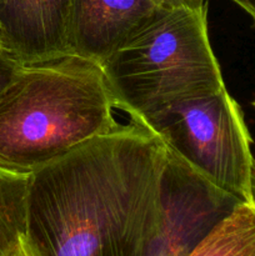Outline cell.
Returning a JSON list of instances; mask_svg holds the SVG:
<instances>
[{"label":"cell","instance_id":"cell-14","mask_svg":"<svg viewBox=\"0 0 255 256\" xmlns=\"http://www.w3.org/2000/svg\"><path fill=\"white\" fill-rule=\"evenodd\" d=\"M252 200L255 204V160L252 162Z\"/></svg>","mask_w":255,"mask_h":256},{"label":"cell","instance_id":"cell-7","mask_svg":"<svg viewBox=\"0 0 255 256\" xmlns=\"http://www.w3.org/2000/svg\"><path fill=\"white\" fill-rule=\"evenodd\" d=\"M168 8L164 0H72L70 52L102 64Z\"/></svg>","mask_w":255,"mask_h":256},{"label":"cell","instance_id":"cell-2","mask_svg":"<svg viewBox=\"0 0 255 256\" xmlns=\"http://www.w3.org/2000/svg\"><path fill=\"white\" fill-rule=\"evenodd\" d=\"M102 64L74 52L22 64L0 94V169L32 175L114 129Z\"/></svg>","mask_w":255,"mask_h":256},{"label":"cell","instance_id":"cell-3","mask_svg":"<svg viewBox=\"0 0 255 256\" xmlns=\"http://www.w3.org/2000/svg\"><path fill=\"white\" fill-rule=\"evenodd\" d=\"M112 102L130 120L225 88L208 32V5L168 8L102 62Z\"/></svg>","mask_w":255,"mask_h":256},{"label":"cell","instance_id":"cell-15","mask_svg":"<svg viewBox=\"0 0 255 256\" xmlns=\"http://www.w3.org/2000/svg\"><path fill=\"white\" fill-rule=\"evenodd\" d=\"M252 105H254V108H255V99H254V102H252Z\"/></svg>","mask_w":255,"mask_h":256},{"label":"cell","instance_id":"cell-11","mask_svg":"<svg viewBox=\"0 0 255 256\" xmlns=\"http://www.w3.org/2000/svg\"><path fill=\"white\" fill-rule=\"evenodd\" d=\"M6 256H42L39 254L34 245L32 244L29 239H28L26 234L22 235L20 239L14 244V246L10 249Z\"/></svg>","mask_w":255,"mask_h":256},{"label":"cell","instance_id":"cell-1","mask_svg":"<svg viewBox=\"0 0 255 256\" xmlns=\"http://www.w3.org/2000/svg\"><path fill=\"white\" fill-rule=\"evenodd\" d=\"M166 160L132 120L82 142L29 175L28 239L42 256H144Z\"/></svg>","mask_w":255,"mask_h":256},{"label":"cell","instance_id":"cell-13","mask_svg":"<svg viewBox=\"0 0 255 256\" xmlns=\"http://www.w3.org/2000/svg\"><path fill=\"white\" fill-rule=\"evenodd\" d=\"M236 5H239L244 12H246L252 19H255V4L252 0H232Z\"/></svg>","mask_w":255,"mask_h":256},{"label":"cell","instance_id":"cell-10","mask_svg":"<svg viewBox=\"0 0 255 256\" xmlns=\"http://www.w3.org/2000/svg\"><path fill=\"white\" fill-rule=\"evenodd\" d=\"M22 62L0 48V94L10 84L14 75L22 66Z\"/></svg>","mask_w":255,"mask_h":256},{"label":"cell","instance_id":"cell-9","mask_svg":"<svg viewBox=\"0 0 255 256\" xmlns=\"http://www.w3.org/2000/svg\"><path fill=\"white\" fill-rule=\"evenodd\" d=\"M28 185L29 175L0 169V256L26 234Z\"/></svg>","mask_w":255,"mask_h":256},{"label":"cell","instance_id":"cell-6","mask_svg":"<svg viewBox=\"0 0 255 256\" xmlns=\"http://www.w3.org/2000/svg\"><path fill=\"white\" fill-rule=\"evenodd\" d=\"M72 0H0V48L22 64L70 52Z\"/></svg>","mask_w":255,"mask_h":256},{"label":"cell","instance_id":"cell-8","mask_svg":"<svg viewBox=\"0 0 255 256\" xmlns=\"http://www.w3.org/2000/svg\"><path fill=\"white\" fill-rule=\"evenodd\" d=\"M189 256H255V204L239 202Z\"/></svg>","mask_w":255,"mask_h":256},{"label":"cell","instance_id":"cell-12","mask_svg":"<svg viewBox=\"0 0 255 256\" xmlns=\"http://www.w3.org/2000/svg\"><path fill=\"white\" fill-rule=\"evenodd\" d=\"M169 8H188V9H202L206 6V0H164Z\"/></svg>","mask_w":255,"mask_h":256},{"label":"cell","instance_id":"cell-4","mask_svg":"<svg viewBox=\"0 0 255 256\" xmlns=\"http://www.w3.org/2000/svg\"><path fill=\"white\" fill-rule=\"evenodd\" d=\"M139 124L215 188L240 202H252V136L226 86L172 102Z\"/></svg>","mask_w":255,"mask_h":256},{"label":"cell","instance_id":"cell-5","mask_svg":"<svg viewBox=\"0 0 255 256\" xmlns=\"http://www.w3.org/2000/svg\"><path fill=\"white\" fill-rule=\"evenodd\" d=\"M239 202L168 150L159 215L144 256H189Z\"/></svg>","mask_w":255,"mask_h":256},{"label":"cell","instance_id":"cell-16","mask_svg":"<svg viewBox=\"0 0 255 256\" xmlns=\"http://www.w3.org/2000/svg\"><path fill=\"white\" fill-rule=\"evenodd\" d=\"M252 22H254V26H255V19H252Z\"/></svg>","mask_w":255,"mask_h":256}]
</instances>
